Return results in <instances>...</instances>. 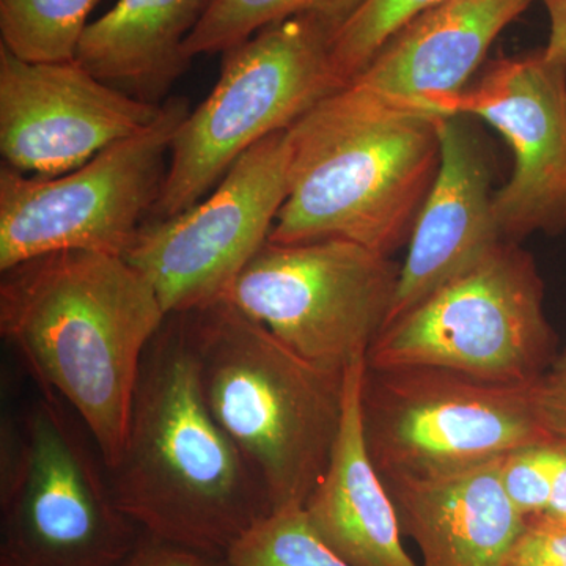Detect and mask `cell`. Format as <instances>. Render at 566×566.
Returning <instances> with one entry per match:
<instances>
[{
  "mask_svg": "<svg viewBox=\"0 0 566 566\" xmlns=\"http://www.w3.org/2000/svg\"><path fill=\"white\" fill-rule=\"evenodd\" d=\"M167 319L150 282L123 256L61 251L0 279V333L40 390L70 406L117 464L142 360Z\"/></svg>",
  "mask_w": 566,
  "mask_h": 566,
  "instance_id": "cell-1",
  "label": "cell"
},
{
  "mask_svg": "<svg viewBox=\"0 0 566 566\" xmlns=\"http://www.w3.org/2000/svg\"><path fill=\"white\" fill-rule=\"evenodd\" d=\"M144 534L207 556L270 515L259 479L211 415L182 314L167 315L142 360L125 446L107 471Z\"/></svg>",
  "mask_w": 566,
  "mask_h": 566,
  "instance_id": "cell-2",
  "label": "cell"
},
{
  "mask_svg": "<svg viewBox=\"0 0 566 566\" xmlns=\"http://www.w3.org/2000/svg\"><path fill=\"white\" fill-rule=\"evenodd\" d=\"M286 133L289 193L271 243L338 238L390 256L409 243L441 163L438 114L349 82Z\"/></svg>",
  "mask_w": 566,
  "mask_h": 566,
  "instance_id": "cell-3",
  "label": "cell"
},
{
  "mask_svg": "<svg viewBox=\"0 0 566 566\" xmlns=\"http://www.w3.org/2000/svg\"><path fill=\"white\" fill-rule=\"evenodd\" d=\"M211 415L259 479L271 513L322 482L345 405V371L312 364L229 301L182 314Z\"/></svg>",
  "mask_w": 566,
  "mask_h": 566,
  "instance_id": "cell-4",
  "label": "cell"
},
{
  "mask_svg": "<svg viewBox=\"0 0 566 566\" xmlns=\"http://www.w3.org/2000/svg\"><path fill=\"white\" fill-rule=\"evenodd\" d=\"M144 536L80 417L41 390L0 428V566H120Z\"/></svg>",
  "mask_w": 566,
  "mask_h": 566,
  "instance_id": "cell-5",
  "label": "cell"
},
{
  "mask_svg": "<svg viewBox=\"0 0 566 566\" xmlns=\"http://www.w3.org/2000/svg\"><path fill=\"white\" fill-rule=\"evenodd\" d=\"M335 32L318 18L294 17L223 52L214 88L175 133L161 196L147 221L200 202L249 148L346 85L334 66Z\"/></svg>",
  "mask_w": 566,
  "mask_h": 566,
  "instance_id": "cell-6",
  "label": "cell"
},
{
  "mask_svg": "<svg viewBox=\"0 0 566 566\" xmlns=\"http://www.w3.org/2000/svg\"><path fill=\"white\" fill-rule=\"evenodd\" d=\"M365 444L382 482H433L549 441L532 386L427 365L370 367L360 386Z\"/></svg>",
  "mask_w": 566,
  "mask_h": 566,
  "instance_id": "cell-7",
  "label": "cell"
},
{
  "mask_svg": "<svg viewBox=\"0 0 566 566\" xmlns=\"http://www.w3.org/2000/svg\"><path fill=\"white\" fill-rule=\"evenodd\" d=\"M556 356L535 260L520 243L501 241L385 327L365 364L427 365L532 386Z\"/></svg>",
  "mask_w": 566,
  "mask_h": 566,
  "instance_id": "cell-8",
  "label": "cell"
},
{
  "mask_svg": "<svg viewBox=\"0 0 566 566\" xmlns=\"http://www.w3.org/2000/svg\"><path fill=\"white\" fill-rule=\"evenodd\" d=\"M189 111L182 96L166 99L150 126L61 177H31L3 166L0 273L52 252L125 256L161 196L170 144Z\"/></svg>",
  "mask_w": 566,
  "mask_h": 566,
  "instance_id": "cell-9",
  "label": "cell"
},
{
  "mask_svg": "<svg viewBox=\"0 0 566 566\" xmlns=\"http://www.w3.org/2000/svg\"><path fill=\"white\" fill-rule=\"evenodd\" d=\"M400 266L338 238L268 241L226 300L304 359L345 371L385 329Z\"/></svg>",
  "mask_w": 566,
  "mask_h": 566,
  "instance_id": "cell-10",
  "label": "cell"
},
{
  "mask_svg": "<svg viewBox=\"0 0 566 566\" xmlns=\"http://www.w3.org/2000/svg\"><path fill=\"white\" fill-rule=\"evenodd\" d=\"M289 172L285 129L249 148L200 202L144 223L123 259L150 282L167 315L226 300L270 241L289 193Z\"/></svg>",
  "mask_w": 566,
  "mask_h": 566,
  "instance_id": "cell-11",
  "label": "cell"
},
{
  "mask_svg": "<svg viewBox=\"0 0 566 566\" xmlns=\"http://www.w3.org/2000/svg\"><path fill=\"white\" fill-rule=\"evenodd\" d=\"M438 115L485 122L513 153L509 180L494 192L502 240L566 229V66L545 48L488 63L482 76L438 99Z\"/></svg>",
  "mask_w": 566,
  "mask_h": 566,
  "instance_id": "cell-12",
  "label": "cell"
},
{
  "mask_svg": "<svg viewBox=\"0 0 566 566\" xmlns=\"http://www.w3.org/2000/svg\"><path fill=\"white\" fill-rule=\"evenodd\" d=\"M161 109L98 80L77 61L25 62L0 46V153L18 172H73L150 126Z\"/></svg>",
  "mask_w": 566,
  "mask_h": 566,
  "instance_id": "cell-13",
  "label": "cell"
},
{
  "mask_svg": "<svg viewBox=\"0 0 566 566\" xmlns=\"http://www.w3.org/2000/svg\"><path fill=\"white\" fill-rule=\"evenodd\" d=\"M441 163L409 238L386 326L501 243L490 151L465 115H439Z\"/></svg>",
  "mask_w": 566,
  "mask_h": 566,
  "instance_id": "cell-14",
  "label": "cell"
},
{
  "mask_svg": "<svg viewBox=\"0 0 566 566\" xmlns=\"http://www.w3.org/2000/svg\"><path fill=\"white\" fill-rule=\"evenodd\" d=\"M534 2L442 0L395 32L349 82L433 112L471 84L497 36Z\"/></svg>",
  "mask_w": 566,
  "mask_h": 566,
  "instance_id": "cell-15",
  "label": "cell"
},
{
  "mask_svg": "<svg viewBox=\"0 0 566 566\" xmlns=\"http://www.w3.org/2000/svg\"><path fill=\"white\" fill-rule=\"evenodd\" d=\"M364 359L345 371V405L329 465L303 509L316 535L352 566H419L401 542L392 495L365 444Z\"/></svg>",
  "mask_w": 566,
  "mask_h": 566,
  "instance_id": "cell-16",
  "label": "cell"
},
{
  "mask_svg": "<svg viewBox=\"0 0 566 566\" xmlns=\"http://www.w3.org/2000/svg\"><path fill=\"white\" fill-rule=\"evenodd\" d=\"M501 460L433 482L385 483L422 566L512 564L526 520L502 488Z\"/></svg>",
  "mask_w": 566,
  "mask_h": 566,
  "instance_id": "cell-17",
  "label": "cell"
},
{
  "mask_svg": "<svg viewBox=\"0 0 566 566\" xmlns=\"http://www.w3.org/2000/svg\"><path fill=\"white\" fill-rule=\"evenodd\" d=\"M210 0H117L92 21L77 62L142 102L163 104L191 66L185 43Z\"/></svg>",
  "mask_w": 566,
  "mask_h": 566,
  "instance_id": "cell-18",
  "label": "cell"
},
{
  "mask_svg": "<svg viewBox=\"0 0 566 566\" xmlns=\"http://www.w3.org/2000/svg\"><path fill=\"white\" fill-rule=\"evenodd\" d=\"M104 0H0V46L32 63L77 61L91 14Z\"/></svg>",
  "mask_w": 566,
  "mask_h": 566,
  "instance_id": "cell-19",
  "label": "cell"
},
{
  "mask_svg": "<svg viewBox=\"0 0 566 566\" xmlns=\"http://www.w3.org/2000/svg\"><path fill=\"white\" fill-rule=\"evenodd\" d=\"M364 0H210L185 43L188 57L223 54L268 25L314 17L340 29Z\"/></svg>",
  "mask_w": 566,
  "mask_h": 566,
  "instance_id": "cell-20",
  "label": "cell"
},
{
  "mask_svg": "<svg viewBox=\"0 0 566 566\" xmlns=\"http://www.w3.org/2000/svg\"><path fill=\"white\" fill-rule=\"evenodd\" d=\"M223 560L226 566H352L316 535L303 506L264 516Z\"/></svg>",
  "mask_w": 566,
  "mask_h": 566,
  "instance_id": "cell-21",
  "label": "cell"
},
{
  "mask_svg": "<svg viewBox=\"0 0 566 566\" xmlns=\"http://www.w3.org/2000/svg\"><path fill=\"white\" fill-rule=\"evenodd\" d=\"M439 2L442 0H364L334 35L333 61L338 77L348 84L395 32Z\"/></svg>",
  "mask_w": 566,
  "mask_h": 566,
  "instance_id": "cell-22",
  "label": "cell"
},
{
  "mask_svg": "<svg viewBox=\"0 0 566 566\" xmlns=\"http://www.w3.org/2000/svg\"><path fill=\"white\" fill-rule=\"evenodd\" d=\"M562 455V442H536L502 458V488L524 520L545 515L553 493L554 476Z\"/></svg>",
  "mask_w": 566,
  "mask_h": 566,
  "instance_id": "cell-23",
  "label": "cell"
},
{
  "mask_svg": "<svg viewBox=\"0 0 566 566\" xmlns=\"http://www.w3.org/2000/svg\"><path fill=\"white\" fill-rule=\"evenodd\" d=\"M536 420L549 439L566 444V349L532 385Z\"/></svg>",
  "mask_w": 566,
  "mask_h": 566,
  "instance_id": "cell-24",
  "label": "cell"
},
{
  "mask_svg": "<svg viewBox=\"0 0 566 566\" xmlns=\"http://www.w3.org/2000/svg\"><path fill=\"white\" fill-rule=\"evenodd\" d=\"M120 566H226V560L144 534L132 556Z\"/></svg>",
  "mask_w": 566,
  "mask_h": 566,
  "instance_id": "cell-25",
  "label": "cell"
},
{
  "mask_svg": "<svg viewBox=\"0 0 566 566\" xmlns=\"http://www.w3.org/2000/svg\"><path fill=\"white\" fill-rule=\"evenodd\" d=\"M515 551L566 565V524L546 516L531 517Z\"/></svg>",
  "mask_w": 566,
  "mask_h": 566,
  "instance_id": "cell-26",
  "label": "cell"
},
{
  "mask_svg": "<svg viewBox=\"0 0 566 566\" xmlns=\"http://www.w3.org/2000/svg\"><path fill=\"white\" fill-rule=\"evenodd\" d=\"M549 18L546 52L566 66V0H542Z\"/></svg>",
  "mask_w": 566,
  "mask_h": 566,
  "instance_id": "cell-27",
  "label": "cell"
},
{
  "mask_svg": "<svg viewBox=\"0 0 566 566\" xmlns=\"http://www.w3.org/2000/svg\"><path fill=\"white\" fill-rule=\"evenodd\" d=\"M551 520L566 524V444L562 442V455L558 461L556 476H554L553 493L545 515Z\"/></svg>",
  "mask_w": 566,
  "mask_h": 566,
  "instance_id": "cell-28",
  "label": "cell"
},
{
  "mask_svg": "<svg viewBox=\"0 0 566 566\" xmlns=\"http://www.w3.org/2000/svg\"><path fill=\"white\" fill-rule=\"evenodd\" d=\"M510 566H566L557 562L547 560V558L531 556V554L513 553L512 564Z\"/></svg>",
  "mask_w": 566,
  "mask_h": 566,
  "instance_id": "cell-29",
  "label": "cell"
}]
</instances>
